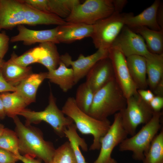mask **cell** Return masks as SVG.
<instances>
[{"label": "cell", "mask_w": 163, "mask_h": 163, "mask_svg": "<svg viewBox=\"0 0 163 163\" xmlns=\"http://www.w3.org/2000/svg\"><path fill=\"white\" fill-rule=\"evenodd\" d=\"M146 61L147 82L152 92L163 80V53H151L145 57Z\"/></svg>", "instance_id": "44dd1931"}, {"label": "cell", "mask_w": 163, "mask_h": 163, "mask_svg": "<svg viewBox=\"0 0 163 163\" xmlns=\"http://www.w3.org/2000/svg\"><path fill=\"white\" fill-rule=\"evenodd\" d=\"M18 161L16 155L0 148V163H16Z\"/></svg>", "instance_id": "e575fe53"}, {"label": "cell", "mask_w": 163, "mask_h": 163, "mask_svg": "<svg viewBox=\"0 0 163 163\" xmlns=\"http://www.w3.org/2000/svg\"><path fill=\"white\" fill-rule=\"evenodd\" d=\"M163 6L161 2L157 11V19L158 24L162 30H163Z\"/></svg>", "instance_id": "b9f144b4"}, {"label": "cell", "mask_w": 163, "mask_h": 163, "mask_svg": "<svg viewBox=\"0 0 163 163\" xmlns=\"http://www.w3.org/2000/svg\"><path fill=\"white\" fill-rule=\"evenodd\" d=\"M50 163H77L69 142L55 150Z\"/></svg>", "instance_id": "d6a6232c"}, {"label": "cell", "mask_w": 163, "mask_h": 163, "mask_svg": "<svg viewBox=\"0 0 163 163\" xmlns=\"http://www.w3.org/2000/svg\"><path fill=\"white\" fill-rule=\"evenodd\" d=\"M77 128L74 123L69 126L64 130L65 136L69 139L77 163H88L85 159L80 149L87 152V145L85 139L81 138L77 132Z\"/></svg>", "instance_id": "484cf974"}, {"label": "cell", "mask_w": 163, "mask_h": 163, "mask_svg": "<svg viewBox=\"0 0 163 163\" xmlns=\"http://www.w3.org/2000/svg\"><path fill=\"white\" fill-rule=\"evenodd\" d=\"M143 163H163V129H161L152 141L144 154Z\"/></svg>", "instance_id": "4316f807"}, {"label": "cell", "mask_w": 163, "mask_h": 163, "mask_svg": "<svg viewBox=\"0 0 163 163\" xmlns=\"http://www.w3.org/2000/svg\"><path fill=\"white\" fill-rule=\"evenodd\" d=\"M85 82L95 93L115 78L112 64L108 57L97 61L86 75Z\"/></svg>", "instance_id": "5bb4252c"}, {"label": "cell", "mask_w": 163, "mask_h": 163, "mask_svg": "<svg viewBox=\"0 0 163 163\" xmlns=\"http://www.w3.org/2000/svg\"><path fill=\"white\" fill-rule=\"evenodd\" d=\"M125 13L114 12L110 16L101 20L94 24L91 37L95 47L109 50L125 25Z\"/></svg>", "instance_id": "ba28073f"}, {"label": "cell", "mask_w": 163, "mask_h": 163, "mask_svg": "<svg viewBox=\"0 0 163 163\" xmlns=\"http://www.w3.org/2000/svg\"><path fill=\"white\" fill-rule=\"evenodd\" d=\"M126 62L131 78L137 89H146V63L145 58L133 55L126 57Z\"/></svg>", "instance_id": "ac0fdd59"}, {"label": "cell", "mask_w": 163, "mask_h": 163, "mask_svg": "<svg viewBox=\"0 0 163 163\" xmlns=\"http://www.w3.org/2000/svg\"><path fill=\"white\" fill-rule=\"evenodd\" d=\"M9 38L4 33H0V58L3 59L9 48Z\"/></svg>", "instance_id": "d590c367"}, {"label": "cell", "mask_w": 163, "mask_h": 163, "mask_svg": "<svg viewBox=\"0 0 163 163\" xmlns=\"http://www.w3.org/2000/svg\"><path fill=\"white\" fill-rule=\"evenodd\" d=\"M149 104L154 112H160L163 107V97L155 96Z\"/></svg>", "instance_id": "74e56055"}, {"label": "cell", "mask_w": 163, "mask_h": 163, "mask_svg": "<svg viewBox=\"0 0 163 163\" xmlns=\"http://www.w3.org/2000/svg\"><path fill=\"white\" fill-rule=\"evenodd\" d=\"M128 135L122 124L121 112H117L114 114L113 121L109 129L101 140L100 152L93 163H118L111 157L112 152Z\"/></svg>", "instance_id": "9c48e42d"}, {"label": "cell", "mask_w": 163, "mask_h": 163, "mask_svg": "<svg viewBox=\"0 0 163 163\" xmlns=\"http://www.w3.org/2000/svg\"><path fill=\"white\" fill-rule=\"evenodd\" d=\"M16 89L14 87L7 82L4 78L2 68H0V93L8 91H15Z\"/></svg>", "instance_id": "8d00e7d4"}, {"label": "cell", "mask_w": 163, "mask_h": 163, "mask_svg": "<svg viewBox=\"0 0 163 163\" xmlns=\"http://www.w3.org/2000/svg\"><path fill=\"white\" fill-rule=\"evenodd\" d=\"M80 3L78 0H47L48 11L65 19Z\"/></svg>", "instance_id": "83f0119b"}, {"label": "cell", "mask_w": 163, "mask_h": 163, "mask_svg": "<svg viewBox=\"0 0 163 163\" xmlns=\"http://www.w3.org/2000/svg\"><path fill=\"white\" fill-rule=\"evenodd\" d=\"M0 148L7 150L16 156L20 155L18 139L16 132L5 128L0 137Z\"/></svg>", "instance_id": "1f68e13d"}, {"label": "cell", "mask_w": 163, "mask_h": 163, "mask_svg": "<svg viewBox=\"0 0 163 163\" xmlns=\"http://www.w3.org/2000/svg\"><path fill=\"white\" fill-rule=\"evenodd\" d=\"M152 92L155 96L163 97V80L158 85Z\"/></svg>", "instance_id": "7bdbcfd3"}, {"label": "cell", "mask_w": 163, "mask_h": 163, "mask_svg": "<svg viewBox=\"0 0 163 163\" xmlns=\"http://www.w3.org/2000/svg\"><path fill=\"white\" fill-rule=\"evenodd\" d=\"M137 92L141 98L148 103L155 96L152 91L150 89H138Z\"/></svg>", "instance_id": "f35d334b"}, {"label": "cell", "mask_w": 163, "mask_h": 163, "mask_svg": "<svg viewBox=\"0 0 163 163\" xmlns=\"http://www.w3.org/2000/svg\"><path fill=\"white\" fill-rule=\"evenodd\" d=\"M5 116L2 99L0 95V118L3 119Z\"/></svg>", "instance_id": "ee69618b"}, {"label": "cell", "mask_w": 163, "mask_h": 163, "mask_svg": "<svg viewBox=\"0 0 163 163\" xmlns=\"http://www.w3.org/2000/svg\"><path fill=\"white\" fill-rule=\"evenodd\" d=\"M161 112H154L151 119L137 133L126 138L119 145L120 151H130L135 160L142 161L153 139L161 127Z\"/></svg>", "instance_id": "277c9868"}, {"label": "cell", "mask_w": 163, "mask_h": 163, "mask_svg": "<svg viewBox=\"0 0 163 163\" xmlns=\"http://www.w3.org/2000/svg\"><path fill=\"white\" fill-rule=\"evenodd\" d=\"M3 76L6 81L16 87L32 73L31 67H23L9 59L5 62L2 68Z\"/></svg>", "instance_id": "cb8c5ba5"}, {"label": "cell", "mask_w": 163, "mask_h": 163, "mask_svg": "<svg viewBox=\"0 0 163 163\" xmlns=\"http://www.w3.org/2000/svg\"><path fill=\"white\" fill-rule=\"evenodd\" d=\"M115 12L113 0H86L76 5L65 20L68 22L92 25Z\"/></svg>", "instance_id": "8992f818"}, {"label": "cell", "mask_w": 163, "mask_h": 163, "mask_svg": "<svg viewBox=\"0 0 163 163\" xmlns=\"http://www.w3.org/2000/svg\"><path fill=\"white\" fill-rule=\"evenodd\" d=\"M46 78L58 85L64 92L68 91L75 85L72 69L68 68L61 62L58 68L47 72Z\"/></svg>", "instance_id": "7402d4cb"}, {"label": "cell", "mask_w": 163, "mask_h": 163, "mask_svg": "<svg viewBox=\"0 0 163 163\" xmlns=\"http://www.w3.org/2000/svg\"><path fill=\"white\" fill-rule=\"evenodd\" d=\"M45 53L43 48L39 45L19 56L13 53L10 59L17 65L26 67L31 64L38 63V61L44 56Z\"/></svg>", "instance_id": "f546056e"}, {"label": "cell", "mask_w": 163, "mask_h": 163, "mask_svg": "<svg viewBox=\"0 0 163 163\" xmlns=\"http://www.w3.org/2000/svg\"><path fill=\"white\" fill-rule=\"evenodd\" d=\"M47 72L32 73L15 87L17 91L27 105L35 101L39 87L46 78Z\"/></svg>", "instance_id": "d6986e66"}, {"label": "cell", "mask_w": 163, "mask_h": 163, "mask_svg": "<svg viewBox=\"0 0 163 163\" xmlns=\"http://www.w3.org/2000/svg\"><path fill=\"white\" fill-rule=\"evenodd\" d=\"M62 110L72 120L77 129L82 134L93 136V141L90 150L100 149L101 140L109 129L111 125L110 121L108 119L97 120L84 113L77 107L73 97L67 99Z\"/></svg>", "instance_id": "7a4b0ae2"}, {"label": "cell", "mask_w": 163, "mask_h": 163, "mask_svg": "<svg viewBox=\"0 0 163 163\" xmlns=\"http://www.w3.org/2000/svg\"><path fill=\"white\" fill-rule=\"evenodd\" d=\"M5 62L3 59L0 58V68H2Z\"/></svg>", "instance_id": "bcb514c9"}, {"label": "cell", "mask_w": 163, "mask_h": 163, "mask_svg": "<svg viewBox=\"0 0 163 163\" xmlns=\"http://www.w3.org/2000/svg\"><path fill=\"white\" fill-rule=\"evenodd\" d=\"M6 115L13 118L25 109L27 105L16 91L12 93L5 92L0 94Z\"/></svg>", "instance_id": "d4e9b609"}, {"label": "cell", "mask_w": 163, "mask_h": 163, "mask_svg": "<svg viewBox=\"0 0 163 163\" xmlns=\"http://www.w3.org/2000/svg\"><path fill=\"white\" fill-rule=\"evenodd\" d=\"M55 44L51 42H46L39 45L44 50L46 53L38 63L43 65L48 71L56 69L60 62V56Z\"/></svg>", "instance_id": "f1b7e54d"}, {"label": "cell", "mask_w": 163, "mask_h": 163, "mask_svg": "<svg viewBox=\"0 0 163 163\" xmlns=\"http://www.w3.org/2000/svg\"><path fill=\"white\" fill-rule=\"evenodd\" d=\"M22 0L24 3L35 9L49 13L48 10L47 0Z\"/></svg>", "instance_id": "836d02e7"}, {"label": "cell", "mask_w": 163, "mask_h": 163, "mask_svg": "<svg viewBox=\"0 0 163 163\" xmlns=\"http://www.w3.org/2000/svg\"><path fill=\"white\" fill-rule=\"evenodd\" d=\"M120 112L123 126L128 135L131 136L136 133L139 125L145 124L151 119L154 112L138 93L126 99V107Z\"/></svg>", "instance_id": "52a82bcc"}, {"label": "cell", "mask_w": 163, "mask_h": 163, "mask_svg": "<svg viewBox=\"0 0 163 163\" xmlns=\"http://www.w3.org/2000/svg\"><path fill=\"white\" fill-rule=\"evenodd\" d=\"M111 47L119 50L126 57L133 55L145 57L151 53L142 36L126 25Z\"/></svg>", "instance_id": "8fae6325"}, {"label": "cell", "mask_w": 163, "mask_h": 163, "mask_svg": "<svg viewBox=\"0 0 163 163\" xmlns=\"http://www.w3.org/2000/svg\"><path fill=\"white\" fill-rule=\"evenodd\" d=\"M108 50L98 49L95 53L88 56L81 54L78 59L74 61L72 59L69 53H66L60 56V60L67 67H72L75 84L86 76L95 63L101 59L108 57Z\"/></svg>", "instance_id": "7c38bea8"}, {"label": "cell", "mask_w": 163, "mask_h": 163, "mask_svg": "<svg viewBox=\"0 0 163 163\" xmlns=\"http://www.w3.org/2000/svg\"><path fill=\"white\" fill-rule=\"evenodd\" d=\"M115 12L121 13L127 1L125 0H113Z\"/></svg>", "instance_id": "ab89813d"}, {"label": "cell", "mask_w": 163, "mask_h": 163, "mask_svg": "<svg viewBox=\"0 0 163 163\" xmlns=\"http://www.w3.org/2000/svg\"><path fill=\"white\" fill-rule=\"evenodd\" d=\"M130 28L142 36L150 53H163V30H155L144 26Z\"/></svg>", "instance_id": "603a6c76"}, {"label": "cell", "mask_w": 163, "mask_h": 163, "mask_svg": "<svg viewBox=\"0 0 163 163\" xmlns=\"http://www.w3.org/2000/svg\"><path fill=\"white\" fill-rule=\"evenodd\" d=\"M94 93L85 82L81 84L77 90L75 101L82 111L88 114L92 104Z\"/></svg>", "instance_id": "4dcf8cb0"}, {"label": "cell", "mask_w": 163, "mask_h": 163, "mask_svg": "<svg viewBox=\"0 0 163 163\" xmlns=\"http://www.w3.org/2000/svg\"><path fill=\"white\" fill-rule=\"evenodd\" d=\"M17 28L18 34L11 37L10 41L11 42L23 41L24 45H27L46 42L59 43L58 39V27L51 29L34 30L20 25L18 26Z\"/></svg>", "instance_id": "9a60e30c"}, {"label": "cell", "mask_w": 163, "mask_h": 163, "mask_svg": "<svg viewBox=\"0 0 163 163\" xmlns=\"http://www.w3.org/2000/svg\"><path fill=\"white\" fill-rule=\"evenodd\" d=\"M24 20L25 4L22 0H0V30L24 24Z\"/></svg>", "instance_id": "4fadbf2b"}, {"label": "cell", "mask_w": 163, "mask_h": 163, "mask_svg": "<svg viewBox=\"0 0 163 163\" xmlns=\"http://www.w3.org/2000/svg\"><path fill=\"white\" fill-rule=\"evenodd\" d=\"M108 57L112 64L115 80L126 98L136 94L137 89L129 74L126 57L120 51L113 47L108 50Z\"/></svg>", "instance_id": "30bf717a"}, {"label": "cell", "mask_w": 163, "mask_h": 163, "mask_svg": "<svg viewBox=\"0 0 163 163\" xmlns=\"http://www.w3.org/2000/svg\"><path fill=\"white\" fill-rule=\"evenodd\" d=\"M64 115L57 106L56 99L51 91L49 96V104L44 110L37 112L25 109L18 114L25 118L26 126L41 121L46 122L61 137L65 136V129L74 123L70 118L66 117Z\"/></svg>", "instance_id": "5b68a950"}, {"label": "cell", "mask_w": 163, "mask_h": 163, "mask_svg": "<svg viewBox=\"0 0 163 163\" xmlns=\"http://www.w3.org/2000/svg\"><path fill=\"white\" fill-rule=\"evenodd\" d=\"M57 27L59 43H70L85 37H91L94 29V25L78 23L67 22Z\"/></svg>", "instance_id": "e0dca14e"}, {"label": "cell", "mask_w": 163, "mask_h": 163, "mask_svg": "<svg viewBox=\"0 0 163 163\" xmlns=\"http://www.w3.org/2000/svg\"><path fill=\"white\" fill-rule=\"evenodd\" d=\"M126 104V98L114 78L94 93L88 114L98 120H107Z\"/></svg>", "instance_id": "6da1fadb"}, {"label": "cell", "mask_w": 163, "mask_h": 163, "mask_svg": "<svg viewBox=\"0 0 163 163\" xmlns=\"http://www.w3.org/2000/svg\"><path fill=\"white\" fill-rule=\"evenodd\" d=\"M13 119L18 139L19 152L50 163L56 150L52 143L45 141L37 130L23 124L17 116Z\"/></svg>", "instance_id": "3957f363"}, {"label": "cell", "mask_w": 163, "mask_h": 163, "mask_svg": "<svg viewBox=\"0 0 163 163\" xmlns=\"http://www.w3.org/2000/svg\"><path fill=\"white\" fill-rule=\"evenodd\" d=\"M160 3L159 0H155L151 5L136 16L125 13V25L130 28L144 26L155 30H162L157 19V11Z\"/></svg>", "instance_id": "2e32d148"}, {"label": "cell", "mask_w": 163, "mask_h": 163, "mask_svg": "<svg viewBox=\"0 0 163 163\" xmlns=\"http://www.w3.org/2000/svg\"><path fill=\"white\" fill-rule=\"evenodd\" d=\"M24 4V24L29 25L53 24L58 26L64 24L67 22L64 19L54 14L37 10Z\"/></svg>", "instance_id": "ffe728a7"}, {"label": "cell", "mask_w": 163, "mask_h": 163, "mask_svg": "<svg viewBox=\"0 0 163 163\" xmlns=\"http://www.w3.org/2000/svg\"><path fill=\"white\" fill-rule=\"evenodd\" d=\"M4 126L1 124H0V137L4 130Z\"/></svg>", "instance_id": "f6af8a7d"}, {"label": "cell", "mask_w": 163, "mask_h": 163, "mask_svg": "<svg viewBox=\"0 0 163 163\" xmlns=\"http://www.w3.org/2000/svg\"><path fill=\"white\" fill-rule=\"evenodd\" d=\"M18 160L24 163H41L39 160L35 159L34 158L27 155H19L16 156Z\"/></svg>", "instance_id": "60d3db41"}]
</instances>
